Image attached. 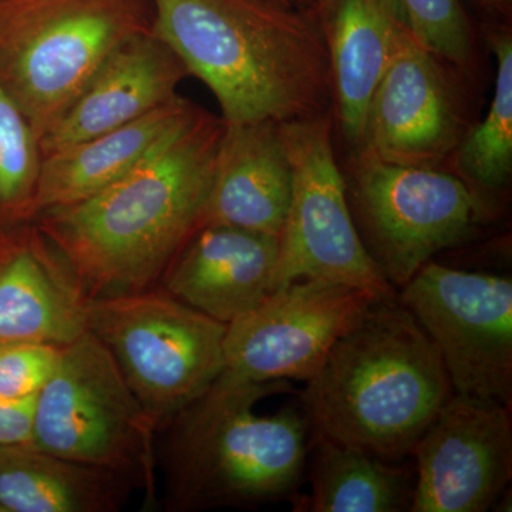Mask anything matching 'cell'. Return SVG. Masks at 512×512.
Wrapping results in <instances>:
<instances>
[{
    "instance_id": "obj_17",
    "label": "cell",
    "mask_w": 512,
    "mask_h": 512,
    "mask_svg": "<svg viewBox=\"0 0 512 512\" xmlns=\"http://www.w3.org/2000/svg\"><path fill=\"white\" fill-rule=\"evenodd\" d=\"M292 200V165L281 123H225L201 227L227 225L281 237Z\"/></svg>"
},
{
    "instance_id": "obj_21",
    "label": "cell",
    "mask_w": 512,
    "mask_h": 512,
    "mask_svg": "<svg viewBox=\"0 0 512 512\" xmlns=\"http://www.w3.org/2000/svg\"><path fill=\"white\" fill-rule=\"evenodd\" d=\"M311 450V493L295 497V511H412L414 468L315 433Z\"/></svg>"
},
{
    "instance_id": "obj_20",
    "label": "cell",
    "mask_w": 512,
    "mask_h": 512,
    "mask_svg": "<svg viewBox=\"0 0 512 512\" xmlns=\"http://www.w3.org/2000/svg\"><path fill=\"white\" fill-rule=\"evenodd\" d=\"M130 484L29 444L0 446V512H114Z\"/></svg>"
},
{
    "instance_id": "obj_9",
    "label": "cell",
    "mask_w": 512,
    "mask_h": 512,
    "mask_svg": "<svg viewBox=\"0 0 512 512\" xmlns=\"http://www.w3.org/2000/svg\"><path fill=\"white\" fill-rule=\"evenodd\" d=\"M355 160L350 210L367 251L396 289L434 255L470 238L483 220V194L457 174Z\"/></svg>"
},
{
    "instance_id": "obj_6",
    "label": "cell",
    "mask_w": 512,
    "mask_h": 512,
    "mask_svg": "<svg viewBox=\"0 0 512 512\" xmlns=\"http://www.w3.org/2000/svg\"><path fill=\"white\" fill-rule=\"evenodd\" d=\"M86 322L113 356L156 431L225 370L227 325L158 286L89 301Z\"/></svg>"
},
{
    "instance_id": "obj_7",
    "label": "cell",
    "mask_w": 512,
    "mask_h": 512,
    "mask_svg": "<svg viewBox=\"0 0 512 512\" xmlns=\"http://www.w3.org/2000/svg\"><path fill=\"white\" fill-rule=\"evenodd\" d=\"M154 433L96 336L87 330L63 346L55 373L36 397L30 446L151 487Z\"/></svg>"
},
{
    "instance_id": "obj_18",
    "label": "cell",
    "mask_w": 512,
    "mask_h": 512,
    "mask_svg": "<svg viewBox=\"0 0 512 512\" xmlns=\"http://www.w3.org/2000/svg\"><path fill=\"white\" fill-rule=\"evenodd\" d=\"M309 13L328 52L333 114L356 157L370 100L407 28L393 0H318Z\"/></svg>"
},
{
    "instance_id": "obj_3",
    "label": "cell",
    "mask_w": 512,
    "mask_h": 512,
    "mask_svg": "<svg viewBox=\"0 0 512 512\" xmlns=\"http://www.w3.org/2000/svg\"><path fill=\"white\" fill-rule=\"evenodd\" d=\"M453 393L439 350L394 298L336 342L301 400L312 433L400 461Z\"/></svg>"
},
{
    "instance_id": "obj_5",
    "label": "cell",
    "mask_w": 512,
    "mask_h": 512,
    "mask_svg": "<svg viewBox=\"0 0 512 512\" xmlns=\"http://www.w3.org/2000/svg\"><path fill=\"white\" fill-rule=\"evenodd\" d=\"M151 29L148 0H0V86L42 140L111 53Z\"/></svg>"
},
{
    "instance_id": "obj_10",
    "label": "cell",
    "mask_w": 512,
    "mask_h": 512,
    "mask_svg": "<svg viewBox=\"0 0 512 512\" xmlns=\"http://www.w3.org/2000/svg\"><path fill=\"white\" fill-rule=\"evenodd\" d=\"M439 350L453 392L512 404V281L427 262L400 288Z\"/></svg>"
},
{
    "instance_id": "obj_19",
    "label": "cell",
    "mask_w": 512,
    "mask_h": 512,
    "mask_svg": "<svg viewBox=\"0 0 512 512\" xmlns=\"http://www.w3.org/2000/svg\"><path fill=\"white\" fill-rule=\"evenodd\" d=\"M200 109L178 96L131 123L45 154L37 214L86 200L116 183L163 147Z\"/></svg>"
},
{
    "instance_id": "obj_23",
    "label": "cell",
    "mask_w": 512,
    "mask_h": 512,
    "mask_svg": "<svg viewBox=\"0 0 512 512\" xmlns=\"http://www.w3.org/2000/svg\"><path fill=\"white\" fill-rule=\"evenodd\" d=\"M42 163L39 137L0 86V234L35 221Z\"/></svg>"
},
{
    "instance_id": "obj_4",
    "label": "cell",
    "mask_w": 512,
    "mask_h": 512,
    "mask_svg": "<svg viewBox=\"0 0 512 512\" xmlns=\"http://www.w3.org/2000/svg\"><path fill=\"white\" fill-rule=\"evenodd\" d=\"M285 380L255 383L222 372L167 426L168 511L248 508L295 500L308 468L311 423L302 407L255 413Z\"/></svg>"
},
{
    "instance_id": "obj_15",
    "label": "cell",
    "mask_w": 512,
    "mask_h": 512,
    "mask_svg": "<svg viewBox=\"0 0 512 512\" xmlns=\"http://www.w3.org/2000/svg\"><path fill=\"white\" fill-rule=\"evenodd\" d=\"M87 299L33 224L0 235V345L64 346L87 332Z\"/></svg>"
},
{
    "instance_id": "obj_8",
    "label": "cell",
    "mask_w": 512,
    "mask_h": 512,
    "mask_svg": "<svg viewBox=\"0 0 512 512\" xmlns=\"http://www.w3.org/2000/svg\"><path fill=\"white\" fill-rule=\"evenodd\" d=\"M292 165V200L279 237L274 289L301 279L332 282L397 298L360 237L348 183L336 163L333 113L281 123Z\"/></svg>"
},
{
    "instance_id": "obj_11",
    "label": "cell",
    "mask_w": 512,
    "mask_h": 512,
    "mask_svg": "<svg viewBox=\"0 0 512 512\" xmlns=\"http://www.w3.org/2000/svg\"><path fill=\"white\" fill-rule=\"evenodd\" d=\"M380 298L352 286L301 279L227 325L225 370L247 382H308L330 350Z\"/></svg>"
},
{
    "instance_id": "obj_12",
    "label": "cell",
    "mask_w": 512,
    "mask_h": 512,
    "mask_svg": "<svg viewBox=\"0 0 512 512\" xmlns=\"http://www.w3.org/2000/svg\"><path fill=\"white\" fill-rule=\"evenodd\" d=\"M512 406L453 393L421 434L410 512H484L512 478Z\"/></svg>"
},
{
    "instance_id": "obj_24",
    "label": "cell",
    "mask_w": 512,
    "mask_h": 512,
    "mask_svg": "<svg viewBox=\"0 0 512 512\" xmlns=\"http://www.w3.org/2000/svg\"><path fill=\"white\" fill-rule=\"evenodd\" d=\"M406 28L441 62L471 72L476 33L461 0H393Z\"/></svg>"
},
{
    "instance_id": "obj_22",
    "label": "cell",
    "mask_w": 512,
    "mask_h": 512,
    "mask_svg": "<svg viewBox=\"0 0 512 512\" xmlns=\"http://www.w3.org/2000/svg\"><path fill=\"white\" fill-rule=\"evenodd\" d=\"M497 59L493 100L480 124L464 133L451 154L458 177L478 192L501 190L512 173V36L507 22L488 23Z\"/></svg>"
},
{
    "instance_id": "obj_25",
    "label": "cell",
    "mask_w": 512,
    "mask_h": 512,
    "mask_svg": "<svg viewBox=\"0 0 512 512\" xmlns=\"http://www.w3.org/2000/svg\"><path fill=\"white\" fill-rule=\"evenodd\" d=\"M62 348L40 342L0 345V396L36 397L55 373Z\"/></svg>"
},
{
    "instance_id": "obj_27",
    "label": "cell",
    "mask_w": 512,
    "mask_h": 512,
    "mask_svg": "<svg viewBox=\"0 0 512 512\" xmlns=\"http://www.w3.org/2000/svg\"><path fill=\"white\" fill-rule=\"evenodd\" d=\"M490 22H507L511 18L512 0H467Z\"/></svg>"
},
{
    "instance_id": "obj_14",
    "label": "cell",
    "mask_w": 512,
    "mask_h": 512,
    "mask_svg": "<svg viewBox=\"0 0 512 512\" xmlns=\"http://www.w3.org/2000/svg\"><path fill=\"white\" fill-rule=\"evenodd\" d=\"M278 255L279 237L204 225L174 256L157 286L229 325L272 292Z\"/></svg>"
},
{
    "instance_id": "obj_16",
    "label": "cell",
    "mask_w": 512,
    "mask_h": 512,
    "mask_svg": "<svg viewBox=\"0 0 512 512\" xmlns=\"http://www.w3.org/2000/svg\"><path fill=\"white\" fill-rule=\"evenodd\" d=\"M188 76L187 67L153 29L131 37L111 53L62 120L40 140L43 156L170 103Z\"/></svg>"
},
{
    "instance_id": "obj_2",
    "label": "cell",
    "mask_w": 512,
    "mask_h": 512,
    "mask_svg": "<svg viewBox=\"0 0 512 512\" xmlns=\"http://www.w3.org/2000/svg\"><path fill=\"white\" fill-rule=\"evenodd\" d=\"M153 32L214 94L225 123L333 113L328 52L309 12L272 0H148Z\"/></svg>"
},
{
    "instance_id": "obj_30",
    "label": "cell",
    "mask_w": 512,
    "mask_h": 512,
    "mask_svg": "<svg viewBox=\"0 0 512 512\" xmlns=\"http://www.w3.org/2000/svg\"><path fill=\"white\" fill-rule=\"evenodd\" d=\"M0 235H2V234H0Z\"/></svg>"
},
{
    "instance_id": "obj_29",
    "label": "cell",
    "mask_w": 512,
    "mask_h": 512,
    "mask_svg": "<svg viewBox=\"0 0 512 512\" xmlns=\"http://www.w3.org/2000/svg\"><path fill=\"white\" fill-rule=\"evenodd\" d=\"M272 2L282 3V5L293 6L291 0H272ZM295 8V6H293Z\"/></svg>"
},
{
    "instance_id": "obj_26",
    "label": "cell",
    "mask_w": 512,
    "mask_h": 512,
    "mask_svg": "<svg viewBox=\"0 0 512 512\" xmlns=\"http://www.w3.org/2000/svg\"><path fill=\"white\" fill-rule=\"evenodd\" d=\"M36 397L8 399L0 396V446L32 444Z\"/></svg>"
},
{
    "instance_id": "obj_28",
    "label": "cell",
    "mask_w": 512,
    "mask_h": 512,
    "mask_svg": "<svg viewBox=\"0 0 512 512\" xmlns=\"http://www.w3.org/2000/svg\"><path fill=\"white\" fill-rule=\"evenodd\" d=\"M318 0H291V3L295 8L305 10V12H309L315 6V3Z\"/></svg>"
},
{
    "instance_id": "obj_13",
    "label": "cell",
    "mask_w": 512,
    "mask_h": 512,
    "mask_svg": "<svg viewBox=\"0 0 512 512\" xmlns=\"http://www.w3.org/2000/svg\"><path fill=\"white\" fill-rule=\"evenodd\" d=\"M463 136L446 63L404 30L370 100L362 148L355 158L439 167Z\"/></svg>"
},
{
    "instance_id": "obj_1",
    "label": "cell",
    "mask_w": 512,
    "mask_h": 512,
    "mask_svg": "<svg viewBox=\"0 0 512 512\" xmlns=\"http://www.w3.org/2000/svg\"><path fill=\"white\" fill-rule=\"evenodd\" d=\"M224 120L198 110L156 153L86 200L32 222L62 256L87 302L156 288L201 227Z\"/></svg>"
}]
</instances>
